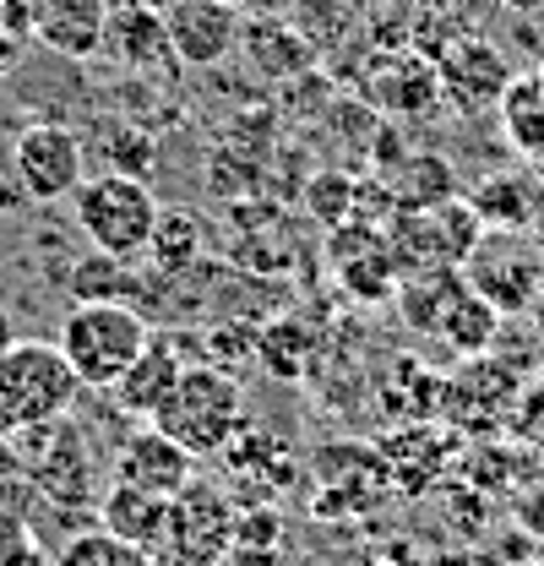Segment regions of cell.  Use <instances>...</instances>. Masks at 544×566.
Masks as SVG:
<instances>
[{
  "mask_svg": "<svg viewBox=\"0 0 544 566\" xmlns=\"http://www.w3.org/2000/svg\"><path fill=\"white\" fill-rule=\"evenodd\" d=\"M147 424H158L164 436H175L197 463L229 452L245 436V392L229 370L218 365H186L175 392L164 398V409Z\"/></svg>",
  "mask_w": 544,
  "mask_h": 566,
  "instance_id": "obj_1",
  "label": "cell"
},
{
  "mask_svg": "<svg viewBox=\"0 0 544 566\" xmlns=\"http://www.w3.org/2000/svg\"><path fill=\"white\" fill-rule=\"evenodd\" d=\"M55 344L87 392H109L126 376V365L153 344V333H147L142 311H132L126 300H76V311H66Z\"/></svg>",
  "mask_w": 544,
  "mask_h": 566,
  "instance_id": "obj_2",
  "label": "cell"
},
{
  "mask_svg": "<svg viewBox=\"0 0 544 566\" xmlns=\"http://www.w3.org/2000/svg\"><path fill=\"white\" fill-rule=\"evenodd\" d=\"M76 229L87 234L93 251L115 256V262H142L147 256V240L158 229V212L164 202L153 197V186L142 175H87L76 186Z\"/></svg>",
  "mask_w": 544,
  "mask_h": 566,
  "instance_id": "obj_3",
  "label": "cell"
},
{
  "mask_svg": "<svg viewBox=\"0 0 544 566\" xmlns=\"http://www.w3.org/2000/svg\"><path fill=\"white\" fill-rule=\"evenodd\" d=\"M0 387H6L22 430L61 424L76 409V398L87 392L82 376L71 370V359L61 354V344H44V338H17L0 354Z\"/></svg>",
  "mask_w": 544,
  "mask_h": 566,
  "instance_id": "obj_4",
  "label": "cell"
},
{
  "mask_svg": "<svg viewBox=\"0 0 544 566\" xmlns=\"http://www.w3.org/2000/svg\"><path fill=\"white\" fill-rule=\"evenodd\" d=\"M529 370L512 365L506 354H474V359H458V370L441 381V420L452 430H469V436H506L512 409H517V392H523Z\"/></svg>",
  "mask_w": 544,
  "mask_h": 566,
  "instance_id": "obj_5",
  "label": "cell"
},
{
  "mask_svg": "<svg viewBox=\"0 0 544 566\" xmlns=\"http://www.w3.org/2000/svg\"><path fill=\"white\" fill-rule=\"evenodd\" d=\"M463 279L501 316H529L544 294V240L529 229H484L474 256L463 262Z\"/></svg>",
  "mask_w": 544,
  "mask_h": 566,
  "instance_id": "obj_6",
  "label": "cell"
},
{
  "mask_svg": "<svg viewBox=\"0 0 544 566\" xmlns=\"http://www.w3.org/2000/svg\"><path fill=\"white\" fill-rule=\"evenodd\" d=\"M11 147H17V175L33 202H71L76 186L87 180V142L76 126L28 120L22 132H11Z\"/></svg>",
  "mask_w": 544,
  "mask_h": 566,
  "instance_id": "obj_7",
  "label": "cell"
},
{
  "mask_svg": "<svg viewBox=\"0 0 544 566\" xmlns=\"http://www.w3.org/2000/svg\"><path fill=\"white\" fill-rule=\"evenodd\" d=\"M354 87H359V98L370 104V109H381V115H398V120H419V115H436L447 98H441V76H436V61L430 55H419V50H381L376 44V55L359 66L354 76Z\"/></svg>",
  "mask_w": 544,
  "mask_h": 566,
  "instance_id": "obj_8",
  "label": "cell"
},
{
  "mask_svg": "<svg viewBox=\"0 0 544 566\" xmlns=\"http://www.w3.org/2000/svg\"><path fill=\"white\" fill-rule=\"evenodd\" d=\"M436 76H441V98H447L452 109L479 115V109H490V104L506 98V87H512L517 71H512V61L501 55L495 39H484V33H458V39L436 55Z\"/></svg>",
  "mask_w": 544,
  "mask_h": 566,
  "instance_id": "obj_9",
  "label": "cell"
},
{
  "mask_svg": "<svg viewBox=\"0 0 544 566\" xmlns=\"http://www.w3.org/2000/svg\"><path fill=\"white\" fill-rule=\"evenodd\" d=\"M164 28L180 66H223L245 39V11L234 0H164Z\"/></svg>",
  "mask_w": 544,
  "mask_h": 566,
  "instance_id": "obj_10",
  "label": "cell"
},
{
  "mask_svg": "<svg viewBox=\"0 0 544 566\" xmlns=\"http://www.w3.org/2000/svg\"><path fill=\"white\" fill-rule=\"evenodd\" d=\"M109 66L132 71V76H153L175 61L169 28H164V6L153 0H109V22H104V50Z\"/></svg>",
  "mask_w": 544,
  "mask_h": 566,
  "instance_id": "obj_11",
  "label": "cell"
},
{
  "mask_svg": "<svg viewBox=\"0 0 544 566\" xmlns=\"http://www.w3.org/2000/svg\"><path fill=\"white\" fill-rule=\"evenodd\" d=\"M115 480L121 485H136V491H153V495H175L186 491L191 480H197V458L175 441V436H164L158 424H136L132 436L121 441V452H115Z\"/></svg>",
  "mask_w": 544,
  "mask_h": 566,
  "instance_id": "obj_12",
  "label": "cell"
},
{
  "mask_svg": "<svg viewBox=\"0 0 544 566\" xmlns=\"http://www.w3.org/2000/svg\"><path fill=\"white\" fill-rule=\"evenodd\" d=\"M109 0H33V39L66 61H87L104 50Z\"/></svg>",
  "mask_w": 544,
  "mask_h": 566,
  "instance_id": "obj_13",
  "label": "cell"
},
{
  "mask_svg": "<svg viewBox=\"0 0 544 566\" xmlns=\"http://www.w3.org/2000/svg\"><path fill=\"white\" fill-rule=\"evenodd\" d=\"M245 61L268 82H294L300 71L316 66V44L289 22V17H245V39H240Z\"/></svg>",
  "mask_w": 544,
  "mask_h": 566,
  "instance_id": "obj_14",
  "label": "cell"
},
{
  "mask_svg": "<svg viewBox=\"0 0 544 566\" xmlns=\"http://www.w3.org/2000/svg\"><path fill=\"white\" fill-rule=\"evenodd\" d=\"M98 517H104L109 534H121L142 556L158 551V545L175 534V501H169V495H153V491H136V485H121V480L109 485Z\"/></svg>",
  "mask_w": 544,
  "mask_h": 566,
  "instance_id": "obj_15",
  "label": "cell"
},
{
  "mask_svg": "<svg viewBox=\"0 0 544 566\" xmlns=\"http://www.w3.org/2000/svg\"><path fill=\"white\" fill-rule=\"evenodd\" d=\"M180 370H186V359L169 349L164 338H153V344L126 365V376L109 387V398H115V409H121V415H132V420H153V415L164 409V398L175 392Z\"/></svg>",
  "mask_w": 544,
  "mask_h": 566,
  "instance_id": "obj_16",
  "label": "cell"
},
{
  "mask_svg": "<svg viewBox=\"0 0 544 566\" xmlns=\"http://www.w3.org/2000/svg\"><path fill=\"white\" fill-rule=\"evenodd\" d=\"M463 289H469L463 268L404 273V279H398V316H404V327L408 333H419V338H436L441 322H447V311H452V300H458Z\"/></svg>",
  "mask_w": 544,
  "mask_h": 566,
  "instance_id": "obj_17",
  "label": "cell"
},
{
  "mask_svg": "<svg viewBox=\"0 0 544 566\" xmlns=\"http://www.w3.org/2000/svg\"><path fill=\"white\" fill-rule=\"evenodd\" d=\"M175 539L223 556L229 539H234V506H229V495L218 491V485H207V480H191L186 491L175 495Z\"/></svg>",
  "mask_w": 544,
  "mask_h": 566,
  "instance_id": "obj_18",
  "label": "cell"
},
{
  "mask_svg": "<svg viewBox=\"0 0 544 566\" xmlns=\"http://www.w3.org/2000/svg\"><path fill=\"white\" fill-rule=\"evenodd\" d=\"M501 311L474 294V289H463L458 300H452V311H447V322H441V333H436V344H447V349L458 354V359H474V354H490L501 344Z\"/></svg>",
  "mask_w": 544,
  "mask_h": 566,
  "instance_id": "obj_19",
  "label": "cell"
},
{
  "mask_svg": "<svg viewBox=\"0 0 544 566\" xmlns=\"http://www.w3.org/2000/svg\"><path fill=\"white\" fill-rule=\"evenodd\" d=\"M534 191H540L534 175L506 169V175H484L469 191V202L484 218V229H534Z\"/></svg>",
  "mask_w": 544,
  "mask_h": 566,
  "instance_id": "obj_20",
  "label": "cell"
},
{
  "mask_svg": "<svg viewBox=\"0 0 544 566\" xmlns=\"http://www.w3.org/2000/svg\"><path fill=\"white\" fill-rule=\"evenodd\" d=\"M501 120H506L512 147H517L529 164H544V82H540V71H534V76H512V87H506V98H501Z\"/></svg>",
  "mask_w": 544,
  "mask_h": 566,
  "instance_id": "obj_21",
  "label": "cell"
},
{
  "mask_svg": "<svg viewBox=\"0 0 544 566\" xmlns=\"http://www.w3.org/2000/svg\"><path fill=\"white\" fill-rule=\"evenodd\" d=\"M202 218L186 208H164L158 212V229H153V240H147V262L158 268V273H186V268H197L202 262Z\"/></svg>",
  "mask_w": 544,
  "mask_h": 566,
  "instance_id": "obj_22",
  "label": "cell"
},
{
  "mask_svg": "<svg viewBox=\"0 0 544 566\" xmlns=\"http://www.w3.org/2000/svg\"><path fill=\"white\" fill-rule=\"evenodd\" d=\"M289 22L316 44V55H327V50H343L354 33H359V11L354 6H343V0H294L289 6Z\"/></svg>",
  "mask_w": 544,
  "mask_h": 566,
  "instance_id": "obj_23",
  "label": "cell"
},
{
  "mask_svg": "<svg viewBox=\"0 0 544 566\" xmlns=\"http://www.w3.org/2000/svg\"><path fill=\"white\" fill-rule=\"evenodd\" d=\"M452 197H463V191H458L447 158H436V153L430 158H408L404 180H398V208H441Z\"/></svg>",
  "mask_w": 544,
  "mask_h": 566,
  "instance_id": "obj_24",
  "label": "cell"
},
{
  "mask_svg": "<svg viewBox=\"0 0 544 566\" xmlns=\"http://www.w3.org/2000/svg\"><path fill=\"white\" fill-rule=\"evenodd\" d=\"M311 327H300V322H272L268 333H262V344H257V359L268 365V376L278 381H294L300 370H305V359H311Z\"/></svg>",
  "mask_w": 544,
  "mask_h": 566,
  "instance_id": "obj_25",
  "label": "cell"
},
{
  "mask_svg": "<svg viewBox=\"0 0 544 566\" xmlns=\"http://www.w3.org/2000/svg\"><path fill=\"white\" fill-rule=\"evenodd\" d=\"M55 566H147V556L109 528H87V534H71L61 545Z\"/></svg>",
  "mask_w": 544,
  "mask_h": 566,
  "instance_id": "obj_26",
  "label": "cell"
},
{
  "mask_svg": "<svg viewBox=\"0 0 544 566\" xmlns=\"http://www.w3.org/2000/svg\"><path fill=\"white\" fill-rule=\"evenodd\" d=\"M33 480L55 495V501H87V452H82L76 441H55L50 458L33 469Z\"/></svg>",
  "mask_w": 544,
  "mask_h": 566,
  "instance_id": "obj_27",
  "label": "cell"
},
{
  "mask_svg": "<svg viewBox=\"0 0 544 566\" xmlns=\"http://www.w3.org/2000/svg\"><path fill=\"white\" fill-rule=\"evenodd\" d=\"M98 153H104V169L109 175H142L147 180V169L158 164V142H153V132H142V126H109L98 137Z\"/></svg>",
  "mask_w": 544,
  "mask_h": 566,
  "instance_id": "obj_28",
  "label": "cell"
},
{
  "mask_svg": "<svg viewBox=\"0 0 544 566\" xmlns=\"http://www.w3.org/2000/svg\"><path fill=\"white\" fill-rule=\"evenodd\" d=\"M126 268H132V262H115V256L93 251L87 262L71 268V294H76V300H126V283H132Z\"/></svg>",
  "mask_w": 544,
  "mask_h": 566,
  "instance_id": "obj_29",
  "label": "cell"
},
{
  "mask_svg": "<svg viewBox=\"0 0 544 566\" xmlns=\"http://www.w3.org/2000/svg\"><path fill=\"white\" fill-rule=\"evenodd\" d=\"M506 436L517 441V447H534L544 452V365L523 381V392H517V409H512V424H506Z\"/></svg>",
  "mask_w": 544,
  "mask_h": 566,
  "instance_id": "obj_30",
  "label": "cell"
},
{
  "mask_svg": "<svg viewBox=\"0 0 544 566\" xmlns=\"http://www.w3.org/2000/svg\"><path fill=\"white\" fill-rule=\"evenodd\" d=\"M354 202H359V191H354V180L348 175H316L311 180V212L322 218V223H348L354 218Z\"/></svg>",
  "mask_w": 544,
  "mask_h": 566,
  "instance_id": "obj_31",
  "label": "cell"
},
{
  "mask_svg": "<svg viewBox=\"0 0 544 566\" xmlns=\"http://www.w3.org/2000/svg\"><path fill=\"white\" fill-rule=\"evenodd\" d=\"M0 566H39V539L22 517L0 512Z\"/></svg>",
  "mask_w": 544,
  "mask_h": 566,
  "instance_id": "obj_32",
  "label": "cell"
},
{
  "mask_svg": "<svg viewBox=\"0 0 544 566\" xmlns=\"http://www.w3.org/2000/svg\"><path fill=\"white\" fill-rule=\"evenodd\" d=\"M22 208H33V197H28V186L17 175V147L0 132V218H11V212H22Z\"/></svg>",
  "mask_w": 544,
  "mask_h": 566,
  "instance_id": "obj_33",
  "label": "cell"
},
{
  "mask_svg": "<svg viewBox=\"0 0 544 566\" xmlns=\"http://www.w3.org/2000/svg\"><path fill=\"white\" fill-rule=\"evenodd\" d=\"M147 566H218V556L202 551V545H186V539L169 534L158 551H147Z\"/></svg>",
  "mask_w": 544,
  "mask_h": 566,
  "instance_id": "obj_34",
  "label": "cell"
},
{
  "mask_svg": "<svg viewBox=\"0 0 544 566\" xmlns=\"http://www.w3.org/2000/svg\"><path fill=\"white\" fill-rule=\"evenodd\" d=\"M517 517H523V528H529V534H540V539H544V480H534V485L523 491V501H517Z\"/></svg>",
  "mask_w": 544,
  "mask_h": 566,
  "instance_id": "obj_35",
  "label": "cell"
},
{
  "mask_svg": "<svg viewBox=\"0 0 544 566\" xmlns=\"http://www.w3.org/2000/svg\"><path fill=\"white\" fill-rule=\"evenodd\" d=\"M234 6H240L245 17H289L294 0H234Z\"/></svg>",
  "mask_w": 544,
  "mask_h": 566,
  "instance_id": "obj_36",
  "label": "cell"
},
{
  "mask_svg": "<svg viewBox=\"0 0 544 566\" xmlns=\"http://www.w3.org/2000/svg\"><path fill=\"white\" fill-rule=\"evenodd\" d=\"M17 436H22V420H17V409H11L6 387H0V447H6V441H17Z\"/></svg>",
  "mask_w": 544,
  "mask_h": 566,
  "instance_id": "obj_37",
  "label": "cell"
},
{
  "mask_svg": "<svg viewBox=\"0 0 544 566\" xmlns=\"http://www.w3.org/2000/svg\"><path fill=\"white\" fill-rule=\"evenodd\" d=\"M501 11H517V17H540L544 11V0H495Z\"/></svg>",
  "mask_w": 544,
  "mask_h": 566,
  "instance_id": "obj_38",
  "label": "cell"
},
{
  "mask_svg": "<svg viewBox=\"0 0 544 566\" xmlns=\"http://www.w3.org/2000/svg\"><path fill=\"white\" fill-rule=\"evenodd\" d=\"M11 344H17V322H11V311L0 305V354L11 349Z\"/></svg>",
  "mask_w": 544,
  "mask_h": 566,
  "instance_id": "obj_39",
  "label": "cell"
},
{
  "mask_svg": "<svg viewBox=\"0 0 544 566\" xmlns=\"http://www.w3.org/2000/svg\"><path fill=\"white\" fill-rule=\"evenodd\" d=\"M414 6H419L425 17H441V11H458L463 0H414Z\"/></svg>",
  "mask_w": 544,
  "mask_h": 566,
  "instance_id": "obj_40",
  "label": "cell"
},
{
  "mask_svg": "<svg viewBox=\"0 0 544 566\" xmlns=\"http://www.w3.org/2000/svg\"><path fill=\"white\" fill-rule=\"evenodd\" d=\"M534 229H540V240H544V180H540V191H534Z\"/></svg>",
  "mask_w": 544,
  "mask_h": 566,
  "instance_id": "obj_41",
  "label": "cell"
},
{
  "mask_svg": "<svg viewBox=\"0 0 544 566\" xmlns=\"http://www.w3.org/2000/svg\"><path fill=\"white\" fill-rule=\"evenodd\" d=\"M529 322H534V338H540V344H544V294H540V305L529 311Z\"/></svg>",
  "mask_w": 544,
  "mask_h": 566,
  "instance_id": "obj_42",
  "label": "cell"
},
{
  "mask_svg": "<svg viewBox=\"0 0 544 566\" xmlns=\"http://www.w3.org/2000/svg\"><path fill=\"white\" fill-rule=\"evenodd\" d=\"M343 6H354V11H359V17H365V6H370V0H343Z\"/></svg>",
  "mask_w": 544,
  "mask_h": 566,
  "instance_id": "obj_43",
  "label": "cell"
},
{
  "mask_svg": "<svg viewBox=\"0 0 544 566\" xmlns=\"http://www.w3.org/2000/svg\"><path fill=\"white\" fill-rule=\"evenodd\" d=\"M540 82H544V66H540Z\"/></svg>",
  "mask_w": 544,
  "mask_h": 566,
  "instance_id": "obj_44",
  "label": "cell"
},
{
  "mask_svg": "<svg viewBox=\"0 0 544 566\" xmlns=\"http://www.w3.org/2000/svg\"><path fill=\"white\" fill-rule=\"evenodd\" d=\"M153 6H164V0H153Z\"/></svg>",
  "mask_w": 544,
  "mask_h": 566,
  "instance_id": "obj_45",
  "label": "cell"
}]
</instances>
